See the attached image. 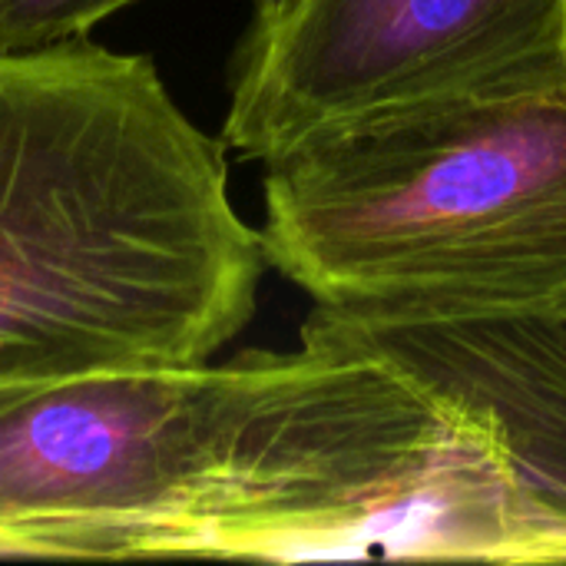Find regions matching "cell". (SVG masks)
<instances>
[{"instance_id": "obj_5", "label": "cell", "mask_w": 566, "mask_h": 566, "mask_svg": "<svg viewBox=\"0 0 566 566\" xmlns=\"http://www.w3.org/2000/svg\"><path fill=\"white\" fill-rule=\"evenodd\" d=\"M312 322L365 345L478 421L507 474L521 564L566 560V305L444 318Z\"/></svg>"}, {"instance_id": "obj_7", "label": "cell", "mask_w": 566, "mask_h": 566, "mask_svg": "<svg viewBox=\"0 0 566 566\" xmlns=\"http://www.w3.org/2000/svg\"><path fill=\"white\" fill-rule=\"evenodd\" d=\"M249 3H252V20H269L279 10H285L289 0H249Z\"/></svg>"}, {"instance_id": "obj_6", "label": "cell", "mask_w": 566, "mask_h": 566, "mask_svg": "<svg viewBox=\"0 0 566 566\" xmlns=\"http://www.w3.org/2000/svg\"><path fill=\"white\" fill-rule=\"evenodd\" d=\"M139 0H0V53L46 50L86 36L99 20Z\"/></svg>"}, {"instance_id": "obj_1", "label": "cell", "mask_w": 566, "mask_h": 566, "mask_svg": "<svg viewBox=\"0 0 566 566\" xmlns=\"http://www.w3.org/2000/svg\"><path fill=\"white\" fill-rule=\"evenodd\" d=\"M491 438L312 318L298 352L0 391V554L491 560Z\"/></svg>"}, {"instance_id": "obj_4", "label": "cell", "mask_w": 566, "mask_h": 566, "mask_svg": "<svg viewBox=\"0 0 566 566\" xmlns=\"http://www.w3.org/2000/svg\"><path fill=\"white\" fill-rule=\"evenodd\" d=\"M566 86V0H289L229 63L226 149L272 159L368 116Z\"/></svg>"}, {"instance_id": "obj_2", "label": "cell", "mask_w": 566, "mask_h": 566, "mask_svg": "<svg viewBox=\"0 0 566 566\" xmlns=\"http://www.w3.org/2000/svg\"><path fill=\"white\" fill-rule=\"evenodd\" d=\"M265 269L222 136L146 53H0V391L212 361Z\"/></svg>"}, {"instance_id": "obj_3", "label": "cell", "mask_w": 566, "mask_h": 566, "mask_svg": "<svg viewBox=\"0 0 566 566\" xmlns=\"http://www.w3.org/2000/svg\"><path fill=\"white\" fill-rule=\"evenodd\" d=\"M269 269L345 318L566 305V86L421 103L262 163Z\"/></svg>"}]
</instances>
